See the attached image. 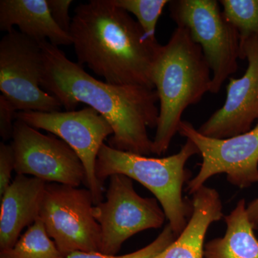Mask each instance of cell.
<instances>
[{"label": "cell", "mask_w": 258, "mask_h": 258, "mask_svg": "<svg viewBox=\"0 0 258 258\" xmlns=\"http://www.w3.org/2000/svg\"><path fill=\"white\" fill-rule=\"evenodd\" d=\"M40 44L43 59L41 87L45 91L67 111H74L82 103L101 115L113 130L110 147L147 157L153 154L147 128L157 127L159 119L155 89L99 81L70 60L58 47L47 40Z\"/></svg>", "instance_id": "cell-1"}, {"label": "cell", "mask_w": 258, "mask_h": 258, "mask_svg": "<svg viewBox=\"0 0 258 258\" xmlns=\"http://www.w3.org/2000/svg\"><path fill=\"white\" fill-rule=\"evenodd\" d=\"M69 34L79 64L106 82L155 89L153 68L161 45L112 0L76 7Z\"/></svg>", "instance_id": "cell-2"}, {"label": "cell", "mask_w": 258, "mask_h": 258, "mask_svg": "<svg viewBox=\"0 0 258 258\" xmlns=\"http://www.w3.org/2000/svg\"><path fill=\"white\" fill-rule=\"evenodd\" d=\"M210 71L201 47L186 29L177 27L169 42L161 45L153 68L152 81L159 101L153 154L161 156L166 152L186 108L210 92Z\"/></svg>", "instance_id": "cell-3"}, {"label": "cell", "mask_w": 258, "mask_h": 258, "mask_svg": "<svg viewBox=\"0 0 258 258\" xmlns=\"http://www.w3.org/2000/svg\"><path fill=\"white\" fill-rule=\"evenodd\" d=\"M199 154L189 139L179 152L164 158H150L123 152L103 144L98 153L96 175L101 182L113 174H123L152 191L160 203L169 225L178 237L192 213V203L183 198L182 188L190 173L185 164Z\"/></svg>", "instance_id": "cell-4"}, {"label": "cell", "mask_w": 258, "mask_h": 258, "mask_svg": "<svg viewBox=\"0 0 258 258\" xmlns=\"http://www.w3.org/2000/svg\"><path fill=\"white\" fill-rule=\"evenodd\" d=\"M169 5L171 18L177 27L186 29L201 47L212 73L210 93H219L238 67V32L227 21L216 0H176Z\"/></svg>", "instance_id": "cell-5"}, {"label": "cell", "mask_w": 258, "mask_h": 258, "mask_svg": "<svg viewBox=\"0 0 258 258\" xmlns=\"http://www.w3.org/2000/svg\"><path fill=\"white\" fill-rule=\"evenodd\" d=\"M94 205L88 188L47 183L39 218L64 257L77 252H100L101 229L93 216Z\"/></svg>", "instance_id": "cell-6"}, {"label": "cell", "mask_w": 258, "mask_h": 258, "mask_svg": "<svg viewBox=\"0 0 258 258\" xmlns=\"http://www.w3.org/2000/svg\"><path fill=\"white\" fill-rule=\"evenodd\" d=\"M43 68L40 42L18 30L0 41V91L17 111H59L60 102L41 87Z\"/></svg>", "instance_id": "cell-7"}, {"label": "cell", "mask_w": 258, "mask_h": 258, "mask_svg": "<svg viewBox=\"0 0 258 258\" xmlns=\"http://www.w3.org/2000/svg\"><path fill=\"white\" fill-rule=\"evenodd\" d=\"M106 201L93 206L101 229L100 252L116 255L132 236L164 225L166 215L157 199L144 198L134 188L133 179L123 174L110 176Z\"/></svg>", "instance_id": "cell-8"}, {"label": "cell", "mask_w": 258, "mask_h": 258, "mask_svg": "<svg viewBox=\"0 0 258 258\" xmlns=\"http://www.w3.org/2000/svg\"><path fill=\"white\" fill-rule=\"evenodd\" d=\"M178 133L191 141L203 158L200 171L188 182L190 195L219 174H225L229 182L240 188L258 183V122L249 132L224 139L205 137L185 120Z\"/></svg>", "instance_id": "cell-9"}, {"label": "cell", "mask_w": 258, "mask_h": 258, "mask_svg": "<svg viewBox=\"0 0 258 258\" xmlns=\"http://www.w3.org/2000/svg\"><path fill=\"white\" fill-rule=\"evenodd\" d=\"M15 119L36 129L47 131L64 141L79 156L86 172V187L95 205L103 201V184L96 175L98 153L104 141L113 136L111 125L91 107L79 111H17Z\"/></svg>", "instance_id": "cell-10"}, {"label": "cell", "mask_w": 258, "mask_h": 258, "mask_svg": "<svg viewBox=\"0 0 258 258\" xmlns=\"http://www.w3.org/2000/svg\"><path fill=\"white\" fill-rule=\"evenodd\" d=\"M12 139L17 174L47 183L86 186V169L81 159L62 139L53 134L45 135L20 120L15 122Z\"/></svg>", "instance_id": "cell-11"}, {"label": "cell", "mask_w": 258, "mask_h": 258, "mask_svg": "<svg viewBox=\"0 0 258 258\" xmlns=\"http://www.w3.org/2000/svg\"><path fill=\"white\" fill-rule=\"evenodd\" d=\"M241 60L248 66L240 79L230 78L223 106L198 132L210 138L224 139L246 133L258 119V37L241 42Z\"/></svg>", "instance_id": "cell-12"}, {"label": "cell", "mask_w": 258, "mask_h": 258, "mask_svg": "<svg viewBox=\"0 0 258 258\" xmlns=\"http://www.w3.org/2000/svg\"><path fill=\"white\" fill-rule=\"evenodd\" d=\"M47 182L38 178L17 174L1 198L0 250H8L21 237L22 231L40 216Z\"/></svg>", "instance_id": "cell-13"}, {"label": "cell", "mask_w": 258, "mask_h": 258, "mask_svg": "<svg viewBox=\"0 0 258 258\" xmlns=\"http://www.w3.org/2000/svg\"><path fill=\"white\" fill-rule=\"evenodd\" d=\"M192 213L181 234L154 258H203L205 239L210 226L224 216L216 189L203 186L193 194Z\"/></svg>", "instance_id": "cell-14"}, {"label": "cell", "mask_w": 258, "mask_h": 258, "mask_svg": "<svg viewBox=\"0 0 258 258\" xmlns=\"http://www.w3.org/2000/svg\"><path fill=\"white\" fill-rule=\"evenodd\" d=\"M19 31L38 42L47 40L55 46L73 45L70 34L59 28L51 16L47 0H1L0 30Z\"/></svg>", "instance_id": "cell-15"}, {"label": "cell", "mask_w": 258, "mask_h": 258, "mask_svg": "<svg viewBox=\"0 0 258 258\" xmlns=\"http://www.w3.org/2000/svg\"><path fill=\"white\" fill-rule=\"evenodd\" d=\"M225 235L205 245V258H258V239L249 221L244 199L225 217Z\"/></svg>", "instance_id": "cell-16"}, {"label": "cell", "mask_w": 258, "mask_h": 258, "mask_svg": "<svg viewBox=\"0 0 258 258\" xmlns=\"http://www.w3.org/2000/svg\"><path fill=\"white\" fill-rule=\"evenodd\" d=\"M0 258H66L47 235L40 218L28 227L12 248L0 252Z\"/></svg>", "instance_id": "cell-17"}, {"label": "cell", "mask_w": 258, "mask_h": 258, "mask_svg": "<svg viewBox=\"0 0 258 258\" xmlns=\"http://www.w3.org/2000/svg\"><path fill=\"white\" fill-rule=\"evenodd\" d=\"M224 17L238 32L241 42L258 37V0H220Z\"/></svg>", "instance_id": "cell-18"}, {"label": "cell", "mask_w": 258, "mask_h": 258, "mask_svg": "<svg viewBox=\"0 0 258 258\" xmlns=\"http://www.w3.org/2000/svg\"><path fill=\"white\" fill-rule=\"evenodd\" d=\"M117 7L133 14L148 38L157 40L156 28L168 0H112Z\"/></svg>", "instance_id": "cell-19"}, {"label": "cell", "mask_w": 258, "mask_h": 258, "mask_svg": "<svg viewBox=\"0 0 258 258\" xmlns=\"http://www.w3.org/2000/svg\"><path fill=\"white\" fill-rule=\"evenodd\" d=\"M176 238V236L173 232L170 225L168 224L152 243L132 253L123 255H111L96 252H77L69 254L66 258H154L166 248L171 242H174Z\"/></svg>", "instance_id": "cell-20"}, {"label": "cell", "mask_w": 258, "mask_h": 258, "mask_svg": "<svg viewBox=\"0 0 258 258\" xmlns=\"http://www.w3.org/2000/svg\"><path fill=\"white\" fill-rule=\"evenodd\" d=\"M15 170L13 147L4 142L0 143V198L11 184L12 171Z\"/></svg>", "instance_id": "cell-21"}, {"label": "cell", "mask_w": 258, "mask_h": 258, "mask_svg": "<svg viewBox=\"0 0 258 258\" xmlns=\"http://www.w3.org/2000/svg\"><path fill=\"white\" fill-rule=\"evenodd\" d=\"M51 16L59 28L69 33L72 20L69 15L72 0H47Z\"/></svg>", "instance_id": "cell-22"}, {"label": "cell", "mask_w": 258, "mask_h": 258, "mask_svg": "<svg viewBox=\"0 0 258 258\" xmlns=\"http://www.w3.org/2000/svg\"><path fill=\"white\" fill-rule=\"evenodd\" d=\"M17 110L3 95L0 96V136L3 141L13 137Z\"/></svg>", "instance_id": "cell-23"}, {"label": "cell", "mask_w": 258, "mask_h": 258, "mask_svg": "<svg viewBox=\"0 0 258 258\" xmlns=\"http://www.w3.org/2000/svg\"><path fill=\"white\" fill-rule=\"evenodd\" d=\"M247 212L249 221L253 226L254 229L258 227V198L254 199L247 206Z\"/></svg>", "instance_id": "cell-24"}]
</instances>
